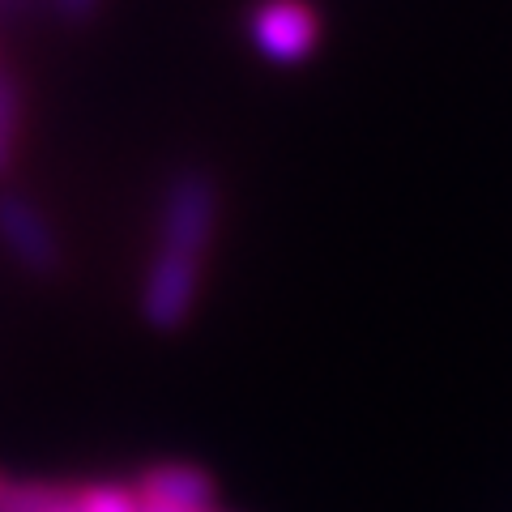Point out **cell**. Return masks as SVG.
<instances>
[{"label":"cell","instance_id":"1","mask_svg":"<svg viewBox=\"0 0 512 512\" xmlns=\"http://www.w3.org/2000/svg\"><path fill=\"white\" fill-rule=\"evenodd\" d=\"M222 222V192L205 167H180L163 184L154 214V248L141 269L137 316L150 333H180L205 291V269Z\"/></svg>","mask_w":512,"mask_h":512},{"label":"cell","instance_id":"7","mask_svg":"<svg viewBox=\"0 0 512 512\" xmlns=\"http://www.w3.org/2000/svg\"><path fill=\"white\" fill-rule=\"evenodd\" d=\"M22 141V90L13 77L0 73V175L13 167Z\"/></svg>","mask_w":512,"mask_h":512},{"label":"cell","instance_id":"10","mask_svg":"<svg viewBox=\"0 0 512 512\" xmlns=\"http://www.w3.org/2000/svg\"><path fill=\"white\" fill-rule=\"evenodd\" d=\"M5 483H9V474H5V470H0V491H5Z\"/></svg>","mask_w":512,"mask_h":512},{"label":"cell","instance_id":"6","mask_svg":"<svg viewBox=\"0 0 512 512\" xmlns=\"http://www.w3.org/2000/svg\"><path fill=\"white\" fill-rule=\"evenodd\" d=\"M77 504H82V512H141L133 478H94V483H77Z\"/></svg>","mask_w":512,"mask_h":512},{"label":"cell","instance_id":"5","mask_svg":"<svg viewBox=\"0 0 512 512\" xmlns=\"http://www.w3.org/2000/svg\"><path fill=\"white\" fill-rule=\"evenodd\" d=\"M0 512H82L77 487L52 478H13L0 491Z\"/></svg>","mask_w":512,"mask_h":512},{"label":"cell","instance_id":"3","mask_svg":"<svg viewBox=\"0 0 512 512\" xmlns=\"http://www.w3.org/2000/svg\"><path fill=\"white\" fill-rule=\"evenodd\" d=\"M0 248L26 278H56L64 269V239L56 222L18 188H0Z\"/></svg>","mask_w":512,"mask_h":512},{"label":"cell","instance_id":"4","mask_svg":"<svg viewBox=\"0 0 512 512\" xmlns=\"http://www.w3.org/2000/svg\"><path fill=\"white\" fill-rule=\"evenodd\" d=\"M133 491L141 508L154 512H197V508H214L218 500L214 474L192 466V461H154V466L133 474Z\"/></svg>","mask_w":512,"mask_h":512},{"label":"cell","instance_id":"8","mask_svg":"<svg viewBox=\"0 0 512 512\" xmlns=\"http://www.w3.org/2000/svg\"><path fill=\"white\" fill-rule=\"evenodd\" d=\"M47 5H52V13L64 26H86V22L99 18L103 0H47Z\"/></svg>","mask_w":512,"mask_h":512},{"label":"cell","instance_id":"9","mask_svg":"<svg viewBox=\"0 0 512 512\" xmlns=\"http://www.w3.org/2000/svg\"><path fill=\"white\" fill-rule=\"evenodd\" d=\"M141 512H154V508H141ZM197 512H222V508L214 504V508H197Z\"/></svg>","mask_w":512,"mask_h":512},{"label":"cell","instance_id":"2","mask_svg":"<svg viewBox=\"0 0 512 512\" xmlns=\"http://www.w3.org/2000/svg\"><path fill=\"white\" fill-rule=\"evenodd\" d=\"M325 35L320 9L312 0H256L248 13V39L256 56L274 69H299L308 64Z\"/></svg>","mask_w":512,"mask_h":512}]
</instances>
